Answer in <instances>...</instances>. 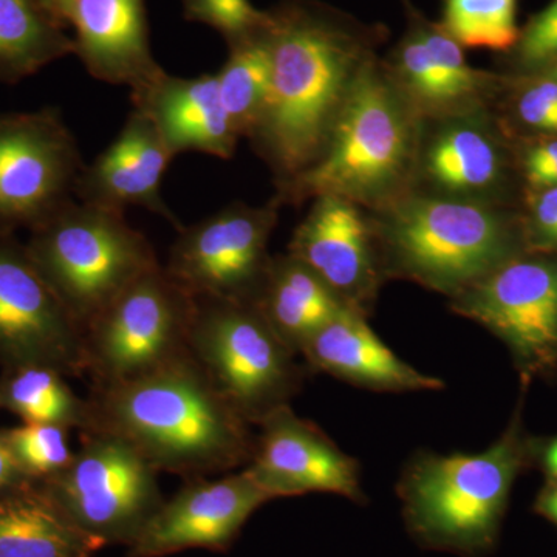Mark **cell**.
I'll use <instances>...</instances> for the list:
<instances>
[{"instance_id":"obj_1","label":"cell","mask_w":557,"mask_h":557,"mask_svg":"<svg viewBox=\"0 0 557 557\" xmlns=\"http://www.w3.org/2000/svg\"><path fill=\"white\" fill-rule=\"evenodd\" d=\"M267 13L271 91L251 141L281 188L321 159L359 72L387 32L318 0H284Z\"/></svg>"},{"instance_id":"obj_2","label":"cell","mask_w":557,"mask_h":557,"mask_svg":"<svg viewBox=\"0 0 557 557\" xmlns=\"http://www.w3.org/2000/svg\"><path fill=\"white\" fill-rule=\"evenodd\" d=\"M87 398V431L123 438L159 472L188 480L228 474L255 453L251 424L190 355L138 380L91 387Z\"/></svg>"},{"instance_id":"obj_3","label":"cell","mask_w":557,"mask_h":557,"mask_svg":"<svg viewBox=\"0 0 557 557\" xmlns=\"http://www.w3.org/2000/svg\"><path fill=\"white\" fill-rule=\"evenodd\" d=\"M423 120L379 58L366 62L321 159L277 188L278 203L321 196L381 211L416 186Z\"/></svg>"},{"instance_id":"obj_4","label":"cell","mask_w":557,"mask_h":557,"mask_svg":"<svg viewBox=\"0 0 557 557\" xmlns=\"http://www.w3.org/2000/svg\"><path fill=\"white\" fill-rule=\"evenodd\" d=\"M384 277L454 298L518 256V236L496 205L412 189L373 212Z\"/></svg>"},{"instance_id":"obj_5","label":"cell","mask_w":557,"mask_h":557,"mask_svg":"<svg viewBox=\"0 0 557 557\" xmlns=\"http://www.w3.org/2000/svg\"><path fill=\"white\" fill-rule=\"evenodd\" d=\"M522 461L515 431L485 453L418 454L397 486L410 534L424 547L460 555L490 548Z\"/></svg>"},{"instance_id":"obj_6","label":"cell","mask_w":557,"mask_h":557,"mask_svg":"<svg viewBox=\"0 0 557 557\" xmlns=\"http://www.w3.org/2000/svg\"><path fill=\"white\" fill-rule=\"evenodd\" d=\"M40 276L86 330L121 293L160 265L145 234L124 212L69 201L25 242Z\"/></svg>"},{"instance_id":"obj_7","label":"cell","mask_w":557,"mask_h":557,"mask_svg":"<svg viewBox=\"0 0 557 557\" xmlns=\"http://www.w3.org/2000/svg\"><path fill=\"white\" fill-rule=\"evenodd\" d=\"M189 354L251 426L289 405L304 370L251 302L194 298Z\"/></svg>"},{"instance_id":"obj_8","label":"cell","mask_w":557,"mask_h":557,"mask_svg":"<svg viewBox=\"0 0 557 557\" xmlns=\"http://www.w3.org/2000/svg\"><path fill=\"white\" fill-rule=\"evenodd\" d=\"M194 298L164 267L143 274L84 330L91 387L150 375L189 354Z\"/></svg>"},{"instance_id":"obj_9","label":"cell","mask_w":557,"mask_h":557,"mask_svg":"<svg viewBox=\"0 0 557 557\" xmlns=\"http://www.w3.org/2000/svg\"><path fill=\"white\" fill-rule=\"evenodd\" d=\"M79 434L69 467L38 485L87 536L131 545L163 505L159 471L116 435Z\"/></svg>"},{"instance_id":"obj_10","label":"cell","mask_w":557,"mask_h":557,"mask_svg":"<svg viewBox=\"0 0 557 557\" xmlns=\"http://www.w3.org/2000/svg\"><path fill=\"white\" fill-rule=\"evenodd\" d=\"M84 166L60 110L0 113V234L32 231L75 200Z\"/></svg>"},{"instance_id":"obj_11","label":"cell","mask_w":557,"mask_h":557,"mask_svg":"<svg viewBox=\"0 0 557 557\" xmlns=\"http://www.w3.org/2000/svg\"><path fill=\"white\" fill-rule=\"evenodd\" d=\"M281 203H233L182 226L164 270L193 298L252 302L269 270V242Z\"/></svg>"},{"instance_id":"obj_12","label":"cell","mask_w":557,"mask_h":557,"mask_svg":"<svg viewBox=\"0 0 557 557\" xmlns=\"http://www.w3.org/2000/svg\"><path fill=\"white\" fill-rule=\"evenodd\" d=\"M450 309L505 341L528 373L557 366V259L515 256L450 298Z\"/></svg>"},{"instance_id":"obj_13","label":"cell","mask_w":557,"mask_h":557,"mask_svg":"<svg viewBox=\"0 0 557 557\" xmlns=\"http://www.w3.org/2000/svg\"><path fill=\"white\" fill-rule=\"evenodd\" d=\"M47 366L86 375L83 330L16 234H0V370Z\"/></svg>"},{"instance_id":"obj_14","label":"cell","mask_w":557,"mask_h":557,"mask_svg":"<svg viewBox=\"0 0 557 557\" xmlns=\"http://www.w3.org/2000/svg\"><path fill=\"white\" fill-rule=\"evenodd\" d=\"M245 469L270 498L333 493L364 500L361 471L313 421L282 406L263 418Z\"/></svg>"},{"instance_id":"obj_15","label":"cell","mask_w":557,"mask_h":557,"mask_svg":"<svg viewBox=\"0 0 557 557\" xmlns=\"http://www.w3.org/2000/svg\"><path fill=\"white\" fill-rule=\"evenodd\" d=\"M288 252L314 271L348 309L369 317L386 277L364 208L341 197H317L293 234Z\"/></svg>"},{"instance_id":"obj_16","label":"cell","mask_w":557,"mask_h":557,"mask_svg":"<svg viewBox=\"0 0 557 557\" xmlns=\"http://www.w3.org/2000/svg\"><path fill=\"white\" fill-rule=\"evenodd\" d=\"M271 500L247 469L189 480L163 502L132 542V556L160 557L189 548L228 547L256 509Z\"/></svg>"},{"instance_id":"obj_17","label":"cell","mask_w":557,"mask_h":557,"mask_svg":"<svg viewBox=\"0 0 557 557\" xmlns=\"http://www.w3.org/2000/svg\"><path fill=\"white\" fill-rule=\"evenodd\" d=\"M424 121L432 127H421L416 186H426L416 190L496 205L494 197L507 182L508 161L485 110Z\"/></svg>"},{"instance_id":"obj_18","label":"cell","mask_w":557,"mask_h":557,"mask_svg":"<svg viewBox=\"0 0 557 557\" xmlns=\"http://www.w3.org/2000/svg\"><path fill=\"white\" fill-rule=\"evenodd\" d=\"M174 159L152 121L132 109L119 137L84 166L76 200L120 212L127 207L145 208L182 230V223L161 197V183Z\"/></svg>"},{"instance_id":"obj_19","label":"cell","mask_w":557,"mask_h":557,"mask_svg":"<svg viewBox=\"0 0 557 557\" xmlns=\"http://www.w3.org/2000/svg\"><path fill=\"white\" fill-rule=\"evenodd\" d=\"M67 24L75 54L95 79L132 94L166 72L150 50L145 0H73Z\"/></svg>"},{"instance_id":"obj_20","label":"cell","mask_w":557,"mask_h":557,"mask_svg":"<svg viewBox=\"0 0 557 557\" xmlns=\"http://www.w3.org/2000/svg\"><path fill=\"white\" fill-rule=\"evenodd\" d=\"M131 98L175 157L200 152L230 160L236 153L240 137L220 98L218 76L180 78L164 72L149 86L132 91Z\"/></svg>"},{"instance_id":"obj_21","label":"cell","mask_w":557,"mask_h":557,"mask_svg":"<svg viewBox=\"0 0 557 557\" xmlns=\"http://www.w3.org/2000/svg\"><path fill=\"white\" fill-rule=\"evenodd\" d=\"M300 357L318 372L379 392L437 391L442 380L406 364L369 327L368 317L346 310L304 346Z\"/></svg>"},{"instance_id":"obj_22","label":"cell","mask_w":557,"mask_h":557,"mask_svg":"<svg viewBox=\"0 0 557 557\" xmlns=\"http://www.w3.org/2000/svg\"><path fill=\"white\" fill-rule=\"evenodd\" d=\"M251 304L298 355L319 330L350 310L314 271L289 252L271 258Z\"/></svg>"},{"instance_id":"obj_23","label":"cell","mask_w":557,"mask_h":557,"mask_svg":"<svg viewBox=\"0 0 557 557\" xmlns=\"http://www.w3.org/2000/svg\"><path fill=\"white\" fill-rule=\"evenodd\" d=\"M101 545L81 531L38 483L0 497V557H89Z\"/></svg>"},{"instance_id":"obj_24","label":"cell","mask_w":557,"mask_h":557,"mask_svg":"<svg viewBox=\"0 0 557 557\" xmlns=\"http://www.w3.org/2000/svg\"><path fill=\"white\" fill-rule=\"evenodd\" d=\"M69 54L75 40L39 0H0V83H20Z\"/></svg>"},{"instance_id":"obj_25","label":"cell","mask_w":557,"mask_h":557,"mask_svg":"<svg viewBox=\"0 0 557 557\" xmlns=\"http://www.w3.org/2000/svg\"><path fill=\"white\" fill-rule=\"evenodd\" d=\"M69 376L47 366H21L0 370V410L22 423L54 424L69 431H87L89 398L79 397Z\"/></svg>"},{"instance_id":"obj_26","label":"cell","mask_w":557,"mask_h":557,"mask_svg":"<svg viewBox=\"0 0 557 557\" xmlns=\"http://www.w3.org/2000/svg\"><path fill=\"white\" fill-rule=\"evenodd\" d=\"M265 27L231 44L228 60L215 73L220 98L240 138H252L270 100L271 53Z\"/></svg>"},{"instance_id":"obj_27","label":"cell","mask_w":557,"mask_h":557,"mask_svg":"<svg viewBox=\"0 0 557 557\" xmlns=\"http://www.w3.org/2000/svg\"><path fill=\"white\" fill-rule=\"evenodd\" d=\"M518 0H445L443 25L463 49L509 51L518 44Z\"/></svg>"},{"instance_id":"obj_28","label":"cell","mask_w":557,"mask_h":557,"mask_svg":"<svg viewBox=\"0 0 557 557\" xmlns=\"http://www.w3.org/2000/svg\"><path fill=\"white\" fill-rule=\"evenodd\" d=\"M69 429L54 424L22 423L2 429L3 442L16 467L33 483L53 479L75 456L70 448Z\"/></svg>"},{"instance_id":"obj_29","label":"cell","mask_w":557,"mask_h":557,"mask_svg":"<svg viewBox=\"0 0 557 557\" xmlns=\"http://www.w3.org/2000/svg\"><path fill=\"white\" fill-rule=\"evenodd\" d=\"M183 14L218 30L228 46L256 35L269 22V13L249 0H183Z\"/></svg>"},{"instance_id":"obj_30","label":"cell","mask_w":557,"mask_h":557,"mask_svg":"<svg viewBox=\"0 0 557 557\" xmlns=\"http://www.w3.org/2000/svg\"><path fill=\"white\" fill-rule=\"evenodd\" d=\"M512 50L527 69L548 67L557 60V0L531 17Z\"/></svg>"},{"instance_id":"obj_31","label":"cell","mask_w":557,"mask_h":557,"mask_svg":"<svg viewBox=\"0 0 557 557\" xmlns=\"http://www.w3.org/2000/svg\"><path fill=\"white\" fill-rule=\"evenodd\" d=\"M516 110L528 127L557 134V79L545 76L531 84L520 95Z\"/></svg>"},{"instance_id":"obj_32","label":"cell","mask_w":557,"mask_h":557,"mask_svg":"<svg viewBox=\"0 0 557 557\" xmlns=\"http://www.w3.org/2000/svg\"><path fill=\"white\" fill-rule=\"evenodd\" d=\"M522 166L531 188L542 190L557 186V139H545L531 146Z\"/></svg>"},{"instance_id":"obj_33","label":"cell","mask_w":557,"mask_h":557,"mask_svg":"<svg viewBox=\"0 0 557 557\" xmlns=\"http://www.w3.org/2000/svg\"><path fill=\"white\" fill-rule=\"evenodd\" d=\"M531 233L539 244L557 248V186L537 190L531 203Z\"/></svg>"},{"instance_id":"obj_34","label":"cell","mask_w":557,"mask_h":557,"mask_svg":"<svg viewBox=\"0 0 557 557\" xmlns=\"http://www.w3.org/2000/svg\"><path fill=\"white\" fill-rule=\"evenodd\" d=\"M32 483L22 474L20 468L11 458L5 442H3L2 429H0V497L14 493L21 487L32 485Z\"/></svg>"},{"instance_id":"obj_35","label":"cell","mask_w":557,"mask_h":557,"mask_svg":"<svg viewBox=\"0 0 557 557\" xmlns=\"http://www.w3.org/2000/svg\"><path fill=\"white\" fill-rule=\"evenodd\" d=\"M537 511L557 523V482L539 497Z\"/></svg>"},{"instance_id":"obj_36","label":"cell","mask_w":557,"mask_h":557,"mask_svg":"<svg viewBox=\"0 0 557 557\" xmlns=\"http://www.w3.org/2000/svg\"><path fill=\"white\" fill-rule=\"evenodd\" d=\"M39 2L42 3L51 16L57 17L62 25L67 24L69 11L73 0H39Z\"/></svg>"},{"instance_id":"obj_37","label":"cell","mask_w":557,"mask_h":557,"mask_svg":"<svg viewBox=\"0 0 557 557\" xmlns=\"http://www.w3.org/2000/svg\"><path fill=\"white\" fill-rule=\"evenodd\" d=\"M542 463L549 478L557 482V438L549 442L542 453Z\"/></svg>"},{"instance_id":"obj_38","label":"cell","mask_w":557,"mask_h":557,"mask_svg":"<svg viewBox=\"0 0 557 557\" xmlns=\"http://www.w3.org/2000/svg\"><path fill=\"white\" fill-rule=\"evenodd\" d=\"M552 78L557 79V60L553 61L552 64H549V75Z\"/></svg>"}]
</instances>
